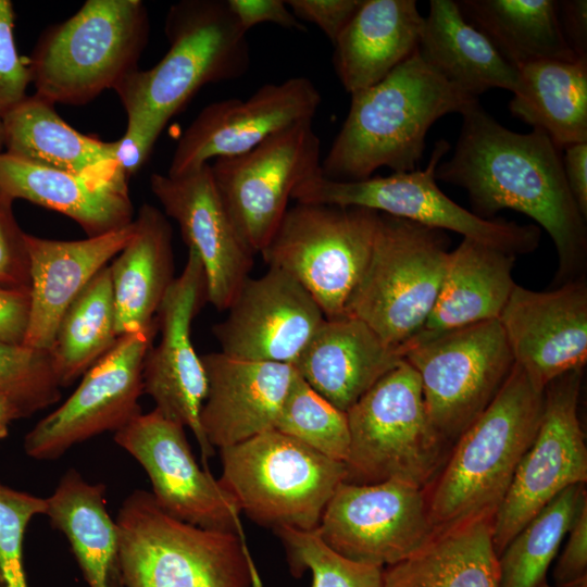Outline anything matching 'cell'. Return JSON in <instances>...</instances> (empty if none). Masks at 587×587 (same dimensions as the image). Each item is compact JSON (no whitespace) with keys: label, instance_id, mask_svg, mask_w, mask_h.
<instances>
[{"label":"cell","instance_id":"cell-1","mask_svg":"<svg viewBox=\"0 0 587 587\" xmlns=\"http://www.w3.org/2000/svg\"><path fill=\"white\" fill-rule=\"evenodd\" d=\"M452 157L440 162L436 179L463 188L473 213L486 220L511 209L527 215L551 237L558 255L559 285L583 278L587 227L551 139L533 129H508L478 101L462 114Z\"/></svg>","mask_w":587,"mask_h":587},{"label":"cell","instance_id":"cell-2","mask_svg":"<svg viewBox=\"0 0 587 587\" xmlns=\"http://www.w3.org/2000/svg\"><path fill=\"white\" fill-rule=\"evenodd\" d=\"M476 101L439 75L417 48L380 82L351 95L322 175L350 182L369 178L382 166L394 173L415 171L432 125Z\"/></svg>","mask_w":587,"mask_h":587},{"label":"cell","instance_id":"cell-3","mask_svg":"<svg viewBox=\"0 0 587 587\" xmlns=\"http://www.w3.org/2000/svg\"><path fill=\"white\" fill-rule=\"evenodd\" d=\"M542 409L544 391L514 364L496 398L460 435L424 489L435 534L494 519L537 434Z\"/></svg>","mask_w":587,"mask_h":587},{"label":"cell","instance_id":"cell-4","mask_svg":"<svg viewBox=\"0 0 587 587\" xmlns=\"http://www.w3.org/2000/svg\"><path fill=\"white\" fill-rule=\"evenodd\" d=\"M115 522L124 587H262L248 544L236 533L180 521L146 490L126 498Z\"/></svg>","mask_w":587,"mask_h":587},{"label":"cell","instance_id":"cell-5","mask_svg":"<svg viewBox=\"0 0 587 587\" xmlns=\"http://www.w3.org/2000/svg\"><path fill=\"white\" fill-rule=\"evenodd\" d=\"M148 36L142 1L87 0L38 38L27 62L35 95L54 105H82L114 90L138 70Z\"/></svg>","mask_w":587,"mask_h":587},{"label":"cell","instance_id":"cell-6","mask_svg":"<svg viewBox=\"0 0 587 587\" xmlns=\"http://www.w3.org/2000/svg\"><path fill=\"white\" fill-rule=\"evenodd\" d=\"M164 32L170 47L161 61L114 88L126 113L149 111L170 120L203 86L236 79L249 68L247 32L227 0L172 4Z\"/></svg>","mask_w":587,"mask_h":587},{"label":"cell","instance_id":"cell-7","mask_svg":"<svg viewBox=\"0 0 587 587\" xmlns=\"http://www.w3.org/2000/svg\"><path fill=\"white\" fill-rule=\"evenodd\" d=\"M346 413L345 483L397 479L425 489L448 457L449 445L428 419L420 377L404 359Z\"/></svg>","mask_w":587,"mask_h":587},{"label":"cell","instance_id":"cell-8","mask_svg":"<svg viewBox=\"0 0 587 587\" xmlns=\"http://www.w3.org/2000/svg\"><path fill=\"white\" fill-rule=\"evenodd\" d=\"M448 239L444 230L379 213L372 253L346 315L363 321L403 355L436 302Z\"/></svg>","mask_w":587,"mask_h":587},{"label":"cell","instance_id":"cell-9","mask_svg":"<svg viewBox=\"0 0 587 587\" xmlns=\"http://www.w3.org/2000/svg\"><path fill=\"white\" fill-rule=\"evenodd\" d=\"M220 451V484L240 513L274 529L315 530L346 475L342 462L277 429Z\"/></svg>","mask_w":587,"mask_h":587},{"label":"cell","instance_id":"cell-10","mask_svg":"<svg viewBox=\"0 0 587 587\" xmlns=\"http://www.w3.org/2000/svg\"><path fill=\"white\" fill-rule=\"evenodd\" d=\"M379 213L361 207L296 202L260 252L314 298L325 319L346 315L370 260Z\"/></svg>","mask_w":587,"mask_h":587},{"label":"cell","instance_id":"cell-11","mask_svg":"<svg viewBox=\"0 0 587 587\" xmlns=\"http://www.w3.org/2000/svg\"><path fill=\"white\" fill-rule=\"evenodd\" d=\"M447 140L436 142L424 170L334 180L322 171L300 183L291 199L301 203L361 207L440 230H451L480 243L516 254L537 249L540 228L504 218L486 220L450 199L437 185L436 168L449 151Z\"/></svg>","mask_w":587,"mask_h":587},{"label":"cell","instance_id":"cell-12","mask_svg":"<svg viewBox=\"0 0 587 587\" xmlns=\"http://www.w3.org/2000/svg\"><path fill=\"white\" fill-rule=\"evenodd\" d=\"M416 371L428 419L449 445L487 409L514 360L498 320L444 333L405 350Z\"/></svg>","mask_w":587,"mask_h":587},{"label":"cell","instance_id":"cell-13","mask_svg":"<svg viewBox=\"0 0 587 587\" xmlns=\"http://www.w3.org/2000/svg\"><path fill=\"white\" fill-rule=\"evenodd\" d=\"M583 370L547 385L537 434L521 459L492 519V544L499 557L510 540L559 494L586 485L587 447L578 419Z\"/></svg>","mask_w":587,"mask_h":587},{"label":"cell","instance_id":"cell-14","mask_svg":"<svg viewBox=\"0 0 587 587\" xmlns=\"http://www.w3.org/2000/svg\"><path fill=\"white\" fill-rule=\"evenodd\" d=\"M320 150L312 121H301L245 153L211 164L233 222L254 253L276 232L295 188L321 171Z\"/></svg>","mask_w":587,"mask_h":587},{"label":"cell","instance_id":"cell-15","mask_svg":"<svg viewBox=\"0 0 587 587\" xmlns=\"http://www.w3.org/2000/svg\"><path fill=\"white\" fill-rule=\"evenodd\" d=\"M158 334L154 325L118 337L84 375L73 394L25 436L36 460H54L73 446L104 432H117L141 413L145 357Z\"/></svg>","mask_w":587,"mask_h":587},{"label":"cell","instance_id":"cell-16","mask_svg":"<svg viewBox=\"0 0 587 587\" xmlns=\"http://www.w3.org/2000/svg\"><path fill=\"white\" fill-rule=\"evenodd\" d=\"M316 532L339 554L384 569L412 557L435 535L424 489L397 479L340 483Z\"/></svg>","mask_w":587,"mask_h":587},{"label":"cell","instance_id":"cell-17","mask_svg":"<svg viewBox=\"0 0 587 587\" xmlns=\"http://www.w3.org/2000/svg\"><path fill=\"white\" fill-rule=\"evenodd\" d=\"M207 300L202 262L188 248L183 272L163 298L155 315L160 340L148 350L142 366L143 394L165 417L188 427L196 437L205 470L213 448L201 427L200 413L208 379L191 341V323Z\"/></svg>","mask_w":587,"mask_h":587},{"label":"cell","instance_id":"cell-18","mask_svg":"<svg viewBox=\"0 0 587 587\" xmlns=\"http://www.w3.org/2000/svg\"><path fill=\"white\" fill-rule=\"evenodd\" d=\"M114 440L143 467L162 510L199 527L236 533L246 541L235 500L198 465L183 425L153 409L115 432Z\"/></svg>","mask_w":587,"mask_h":587},{"label":"cell","instance_id":"cell-19","mask_svg":"<svg viewBox=\"0 0 587 587\" xmlns=\"http://www.w3.org/2000/svg\"><path fill=\"white\" fill-rule=\"evenodd\" d=\"M321 100L310 79L291 77L265 84L245 100L213 102L183 133L167 175H183L212 159L245 153L284 128L312 121Z\"/></svg>","mask_w":587,"mask_h":587},{"label":"cell","instance_id":"cell-20","mask_svg":"<svg viewBox=\"0 0 587 587\" xmlns=\"http://www.w3.org/2000/svg\"><path fill=\"white\" fill-rule=\"evenodd\" d=\"M212 328L221 352L235 359L294 364L325 316L288 273L268 267L246 279Z\"/></svg>","mask_w":587,"mask_h":587},{"label":"cell","instance_id":"cell-21","mask_svg":"<svg viewBox=\"0 0 587 587\" xmlns=\"http://www.w3.org/2000/svg\"><path fill=\"white\" fill-rule=\"evenodd\" d=\"M150 189L179 226L189 249L199 255L207 279V300L226 311L253 266L246 243L222 199L211 163L178 176L152 174Z\"/></svg>","mask_w":587,"mask_h":587},{"label":"cell","instance_id":"cell-22","mask_svg":"<svg viewBox=\"0 0 587 587\" xmlns=\"http://www.w3.org/2000/svg\"><path fill=\"white\" fill-rule=\"evenodd\" d=\"M516 364L544 391L587 361V285L583 278L536 291L515 285L498 319Z\"/></svg>","mask_w":587,"mask_h":587},{"label":"cell","instance_id":"cell-23","mask_svg":"<svg viewBox=\"0 0 587 587\" xmlns=\"http://www.w3.org/2000/svg\"><path fill=\"white\" fill-rule=\"evenodd\" d=\"M200 357L208 379L200 422L212 448L275 429L297 375L294 364L239 360L221 351Z\"/></svg>","mask_w":587,"mask_h":587},{"label":"cell","instance_id":"cell-24","mask_svg":"<svg viewBox=\"0 0 587 587\" xmlns=\"http://www.w3.org/2000/svg\"><path fill=\"white\" fill-rule=\"evenodd\" d=\"M134 234L132 224L80 240H55L25 234L29 260V320L23 345L49 351L61 317Z\"/></svg>","mask_w":587,"mask_h":587},{"label":"cell","instance_id":"cell-25","mask_svg":"<svg viewBox=\"0 0 587 587\" xmlns=\"http://www.w3.org/2000/svg\"><path fill=\"white\" fill-rule=\"evenodd\" d=\"M128 178L112 175L74 173L36 165L0 154V190L57 211L75 221L87 237L121 229L134 221Z\"/></svg>","mask_w":587,"mask_h":587},{"label":"cell","instance_id":"cell-26","mask_svg":"<svg viewBox=\"0 0 587 587\" xmlns=\"http://www.w3.org/2000/svg\"><path fill=\"white\" fill-rule=\"evenodd\" d=\"M402 360L363 321L345 315L324 319L294 365L317 394L347 412Z\"/></svg>","mask_w":587,"mask_h":587},{"label":"cell","instance_id":"cell-27","mask_svg":"<svg viewBox=\"0 0 587 587\" xmlns=\"http://www.w3.org/2000/svg\"><path fill=\"white\" fill-rule=\"evenodd\" d=\"M512 253L463 238L449 252L436 302L420 333L403 348L469 325L498 320L516 285Z\"/></svg>","mask_w":587,"mask_h":587},{"label":"cell","instance_id":"cell-28","mask_svg":"<svg viewBox=\"0 0 587 587\" xmlns=\"http://www.w3.org/2000/svg\"><path fill=\"white\" fill-rule=\"evenodd\" d=\"M424 17L414 0H362L334 45V67L350 95L366 89L417 50Z\"/></svg>","mask_w":587,"mask_h":587},{"label":"cell","instance_id":"cell-29","mask_svg":"<svg viewBox=\"0 0 587 587\" xmlns=\"http://www.w3.org/2000/svg\"><path fill=\"white\" fill-rule=\"evenodd\" d=\"M117 336L155 324V315L174 279L173 233L166 215L143 203L134 234L109 265Z\"/></svg>","mask_w":587,"mask_h":587},{"label":"cell","instance_id":"cell-30","mask_svg":"<svg viewBox=\"0 0 587 587\" xmlns=\"http://www.w3.org/2000/svg\"><path fill=\"white\" fill-rule=\"evenodd\" d=\"M422 58L446 80L477 98L492 88L513 92L519 70L462 15L454 0H432L419 45Z\"/></svg>","mask_w":587,"mask_h":587},{"label":"cell","instance_id":"cell-31","mask_svg":"<svg viewBox=\"0 0 587 587\" xmlns=\"http://www.w3.org/2000/svg\"><path fill=\"white\" fill-rule=\"evenodd\" d=\"M5 153L23 161L66 172L112 175L123 173L114 159L115 141L79 133L36 96L1 118Z\"/></svg>","mask_w":587,"mask_h":587},{"label":"cell","instance_id":"cell-32","mask_svg":"<svg viewBox=\"0 0 587 587\" xmlns=\"http://www.w3.org/2000/svg\"><path fill=\"white\" fill-rule=\"evenodd\" d=\"M46 515L67 538L89 587H124L118 569V529L107 510L105 486L74 469L46 498Z\"/></svg>","mask_w":587,"mask_h":587},{"label":"cell","instance_id":"cell-33","mask_svg":"<svg viewBox=\"0 0 587 587\" xmlns=\"http://www.w3.org/2000/svg\"><path fill=\"white\" fill-rule=\"evenodd\" d=\"M492 520L436 533L416 553L384 569L383 587H499Z\"/></svg>","mask_w":587,"mask_h":587},{"label":"cell","instance_id":"cell-34","mask_svg":"<svg viewBox=\"0 0 587 587\" xmlns=\"http://www.w3.org/2000/svg\"><path fill=\"white\" fill-rule=\"evenodd\" d=\"M509 110L554 146L587 142V60H541L519 68Z\"/></svg>","mask_w":587,"mask_h":587},{"label":"cell","instance_id":"cell-35","mask_svg":"<svg viewBox=\"0 0 587 587\" xmlns=\"http://www.w3.org/2000/svg\"><path fill=\"white\" fill-rule=\"evenodd\" d=\"M464 18L517 70L541 60L577 58L561 29L554 0H458Z\"/></svg>","mask_w":587,"mask_h":587},{"label":"cell","instance_id":"cell-36","mask_svg":"<svg viewBox=\"0 0 587 587\" xmlns=\"http://www.w3.org/2000/svg\"><path fill=\"white\" fill-rule=\"evenodd\" d=\"M118 339L109 265L97 273L60 320L49 349L60 387L72 385Z\"/></svg>","mask_w":587,"mask_h":587},{"label":"cell","instance_id":"cell-37","mask_svg":"<svg viewBox=\"0 0 587 587\" xmlns=\"http://www.w3.org/2000/svg\"><path fill=\"white\" fill-rule=\"evenodd\" d=\"M586 485L566 488L535 515L498 557L499 587H541Z\"/></svg>","mask_w":587,"mask_h":587},{"label":"cell","instance_id":"cell-38","mask_svg":"<svg viewBox=\"0 0 587 587\" xmlns=\"http://www.w3.org/2000/svg\"><path fill=\"white\" fill-rule=\"evenodd\" d=\"M275 429L319 453L345 462L350 434L347 413L317 394L297 372Z\"/></svg>","mask_w":587,"mask_h":587},{"label":"cell","instance_id":"cell-39","mask_svg":"<svg viewBox=\"0 0 587 587\" xmlns=\"http://www.w3.org/2000/svg\"><path fill=\"white\" fill-rule=\"evenodd\" d=\"M292 575L310 571L312 587H383L384 567L350 560L332 549L315 530L282 527Z\"/></svg>","mask_w":587,"mask_h":587},{"label":"cell","instance_id":"cell-40","mask_svg":"<svg viewBox=\"0 0 587 587\" xmlns=\"http://www.w3.org/2000/svg\"><path fill=\"white\" fill-rule=\"evenodd\" d=\"M60 388L49 351L0 340V394L14 400L25 416L58 402Z\"/></svg>","mask_w":587,"mask_h":587},{"label":"cell","instance_id":"cell-41","mask_svg":"<svg viewBox=\"0 0 587 587\" xmlns=\"http://www.w3.org/2000/svg\"><path fill=\"white\" fill-rule=\"evenodd\" d=\"M46 498L13 489L0 482V587H28L23 546L32 519L45 514Z\"/></svg>","mask_w":587,"mask_h":587},{"label":"cell","instance_id":"cell-42","mask_svg":"<svg viewBox=\"0 0 587 587\" xmlns=\"http://www.w3.org/2000/svg\"><path fill=\"white\" fill-rule=\"evenodd\" d=\"M12 1L0 0V120L27 98L28 63L17 53Z\"/></svg>","mask_w":587,"mask_h":587},{"label":"cell","instance_id":"cell-43","mask_svg":"<svg viewBox=\"0 0 587 587\" xmlns=\"http://www.w3.org/2000/svg\"><path fill=\"white\" fill-rule=\"evenodd\" d=\"M126 114V130L115 141L114 159L123 174L129 178L146 163L168 120L149 111Z\"/></svg>","mask_w":587,"mask_h":587},{"label":"cell","instance_id":"cell-44","mask_svg":"<svg viewBox=\"0 0 587 587\" xmlns=\"http://www.w3.org/2000/svg\"><path fill=\"white\" fill-rule=\"evenodd\" d=\"M13 200L0 190V287L29 289L25 234L17 225Z\"/></svg>","mask_w":587,"mask_h":587},{"label":"cell","instance_id":"cell-45","mask_svg":"<svg viewBox=\"0 0 587 587\" xmlns=\"http://www.w3.org/2000/svg\"><path fill=\"white\" fill-rule=\"evenodd\" d=\"M566 541L553 569L554 586L587 580V490L584 489L566 533Z\"/></svg>","mask_w":587,"mask_h":587},{"label":"cell","instance_id":"cell-46","mask_svg":"<svg viewBox=\"0 0 587 587\" xmlns=\"http://www.w3.org/2000/svg\"><path fill=\"white\" fill-rule=\"evenodd\" d=\"M362 0H288V8L301 22L316 25L334 43Z\"/></svg>","mask_w":587,"mask_h":587},{"label":"cell","instance_id":"cell-47","mask_svg":"<svg viewBox=\"0 0 587 587\" xmlns=\"http://www.w3.org/2000/svg\"><path fill=\"white\" fill-rule=\"evenodd\" d=\"M240 26L248 32L262 23H273L288 29L304 32V25L283 0H227Z\"/></svg>","mask_w":587,"mask_h":587},{"label":"cell","instance_id":"cell-48","mask_svg":"<svg viewBox=\"0 0 587 587\" xmlns=\"http://www.w3.org/2000/svg\"><path fill=\"white\" fill-rule=\"evenodd\" d=\"M29 289L0 287V340L23 345L29 320Z\"/></svg>","mask_w":587,"mask_h":587},{"label":"cell","instance_id":"cell-49","mask_svg":"<svg viewBox=\"0 0 587 587\" xmlns=\"http://www.w3.org/2000/svg\"><path fill=\"white\" fill-rule=\"evenodd\" d=\"M562 33L574 54L587 60V1H557Z\"/></svg>","mask_w":587,"mask_h":587},{"label":"cell","instance_id":"cell-50","mask_svg":"<svg viewBox=\"0 0 587 587\" xmlns=\"http://www.w3.org/2000/svg\"><path fill=\"white\" fill-rule=\"evenodd\" d=\"M563 150L562 164L569 189L587 218V142L571 145Z\"/></svg>","mask_w":587,"mask_h":587},{"label":"cell","instance_id":"cell-51","mask_svg":"<svg viewBox=\"0 0 587 587\" xmlns=\"http://www.w3.org/2000/svg\"><path fill=\"white\" fill-rule=\"evenodd\" d=\"M24 416L22 409L14 400L0 394V440L7 436L10 424Z\"/></svg>","mask_w":587,"mask_h":587},{"label":"cell","instance_id":"cell-52","mask_svg":"<svg viewBox=\"0 0 587 587\" xmlns=\"http://www.w3.org/2000/svg\"><path fill=\"white\" fill-rule=\"evenodd\" d=\"M541 587H558V586H552V585H549L548 583H546ZM566 587H587V580H585L583 583H579V584H576V585L566 586Z\"/></svg>","mask_w":587,"mask_h":587},{"label":"cell","instance_id":"cell-53","mask_svg":"<svg viewBox=\"0 0 587 587\" xmlns=\"http://www.w3.org/2000/svg\"><path fill=\"white\" fill-rule=\"evenodd\" d=\"M3 132H2V124L0 120V154L3 152Z\"/></svg>","mask_w":587,"mask_h":587}]
</instances>
